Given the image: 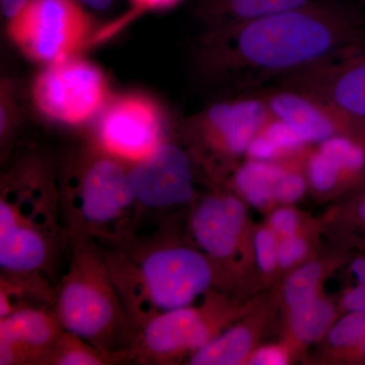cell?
<instances>
[{"label":"cell","instance_id":"17","mask_svg":"<svg viewBox=\"0 0 365 365\" xmlns=\"http://www.w3.org/2000/svg\"><path fill=\"white\" fill-rule=\"evenodd\" d=\"M314 0H200L197 14L209 29L237 25L297 9Z\"/></svg>","mask_w":365,"mask_h":365},{"label":"cell","instance_id":"2","mask_svg":"<svg viewBox=\"0 0 365 365\" xmlns=\"http://www.w3.org/2000/svg\"><path fill=\"white\" fill-rule=\"evenodd\" d=\"M102 248L137 329L158 314L192 306L215 280L210 259L200 250L175 242L170 230Z\"/></svg>","mask_w":365,"mask_h":365},{"label":"cell","instance_id":"6","mask_svg":"<svg viewBox=\"0 0 365 365\" xmlns=\"http://www.w3.org/2000/svg\"><path fill=\"white\" fill-rule=\"evenodd\" d=\"M136 211L135 235L170 230L167 215L194 197L191 160L177 144L163 141L127 168Z\"/></svg>","mask_w":365,"mask_h":365},{"label":"cell","instance_id":"16","mask_svg":"<svg viewBox=\"0 0 365 365\" xmlns=\"http://www.w3.org/2000/svg\"><path fill=\"white\" fill-rule=\"evenodd\" d=\"M307 167V179L316 191H330L341 178L359 179L365 170V148L347 138L336 136L318 143Z\"/></svg>","mask_w":365,"mask_h":365},{"label":"cell","instance_id":"11","mask_svg":"<svg viewBox=\"0 0 365 365\" xmlns=\"http://www.w3.org/2000/svg\"><path fill=\"white\" fill-rule=\"evenodd\" d=\"M277 86L309 93L365 122V40L335 58L283 79Z\"/></svg>","mask_w":365,"mask_h":365},{"label":"cell","instance_id":"26","mask_svg":"<svg viewBox=\"0 0 365 365\" xmlns=\"http://www.w3.org/2000/svg\"><path fill=\"white\" fill-rule=\"evenodd\" d=\"M307 252V242L297 235L282 237L278 242L277 265L288 268L302 260Z\"/></svg>","mask_w":365,"mask_h":365},{"label":"cell","instance_id":"32","mask_svg":"<svg viewBox=\"0 0 365 365\" xmlns=\"http://www.w3.org/2000/svg\"><path fill=\"white\" fill-rule=\"evenodd\" d=\"M353 216H354L357 223H359L360 227L365 230V189L359 194L356 201H355L354 207H353Z\"/></svg>","mask_w":365,"mask_h":365},{"label":"cell","instance_id":"13","mask_svg":"<svg viewBox=\"0 0 365 365\" xmlns=\"http://www.w3.org/2000/svg\"><path fill=\"white\" fill-rule=\"evenodd\" d=\"M271 113L259 91L215 103L194 120V127L213 148L237 157L270 121Z\"/></svg>","mask_w":365,"mask_h":365},{"label":"cell","instance_id":"33","mask_svg":"<svg viewBox=\"0 0 365 365\" xmlns=\"http://www.w3.org/2000/svg\"><path fill=\"white\" fill-rule=\"evenodd\" d=\"M78 1L93 11H105L111 9L116 0H78Z\"/></svg>","mask_w":365,"mask_h":365},{"label":"cell","instance_id":"31","mask_svg":"<svg viewBox=\"0 0 365 365\" xmlns=\"http://www.w3.org/2000/svg\"><path fill=\"white\" fill-rule=\"evenodd\" d=\"M29 0H0L1 14L7 21L13 19Z\"/></svg>","mask_w":365,"mask_h":365},{"label":"cell","instance_id":"4","mask_svg":"<svg viewBox=\"0 0 365 365\" xmlns=\"http://www.w3.org/2000/svg\"><path fill=\"white\" fill-rule=\"evenodd\" d=\"M53 311L62 328L91 345L128 362L137 327L130 318L97 242L81 239L71 244L66 272L55 289Z\"/></svg>","mask_w":365,"mask_h":365},{"label":"cell","instance_id":"7","mask_svg":"<svg viewBox=\"0 0 365 365\" xmlns=\"http://www.w3.org/2000/svg\"><path fill=\"white\" fill-rule=\"evenodd\" d=\"M91 29L90 14L78 0H29L7 21L14 44L29 58L47 66L74 56Z\"/></svg>","mask_w":365,"mask_h":365},{"label":"cell","instance_id":"10","mask_svg":"<svg viewBox=\"0 0 365 365\" xmlns=\"http://www.w3.org/2000/svg\"><path fill=\"white\" fill-rule=\"evenodd\" d=\"M271 116L288 125L307 144L336 136L347 137L365 146V122L355 119L309 93L285 88L259 91Z\"/></svg>","mask_w":365,"mask_h":365},{"label":"cell","instance_id":"23","mask_svg":"<svg viewBox=\"0 0 365 365\" xmlns=\"http://www.w3.org/2000/svg\"><path fill=\"white\" fill-rule=\"evenodd\" d=\"M333 347L349 352L350 356L365 343V309L348 312L329 332Z\"/></svg>","mask_w":365,"mask_h":365},{"label":"cell","instance_id":"22","mask_svg":"<svg viewBox=\"0 0 365 365\" xmlns=\"http://www.w3.org/2000/svg\"><path fill=\"white\" fill-rule=\"evenodd\" d=\"M120 364L119 360L78 336L64 330L57 340L45 365H106Z\"/></svg>","mask_w":365,"mask_h":365},{"label":"cell","instance_id":"25","mask_svg":"<svg viewBox=\"0 0 365 365\" xmlns=\"http://www.w3.org/2000/svg\"><path fill=\"white\" fill-rule=\"evenodd\" d=\"M277 235L270 228H262L254 239L257 262L263 272L269 273L277 265Z\"/></svg>","mask_w":365,"mask_h":365},{"label":"cell","instance_id":"29","mask_svg":"<svg viewBox=\"0 0 365 365\" xmlns=\"http://www.w3.org/2000/svg\"><path fill=\"white\" fill-rule=\"evenodd\" d=\"M181 1L182 0H130V11L120 20V24L123 25L126 21L132 20L146 11H165V9H172Z\"/></svg>","mask_w":365,"mask_h":365},{"label":"cell","instance_id":"21","mask_svg":"<svg viewBox=\"0 0 365 365\" xmlns=\"http://www.w3.org/2000/svg\"><path fill=\"white\" fill-rule=\"evenodd\" d=\"M289 309L292 331L304 343L319 339L330 328L335 316L332 304L317 295Z\"/></svg>","mask_w":365,"mask_h":365},{"label":"cell","instance_id":"1","mask_svg":"<svg viewBox=\"0 0 365 365\" xmlns=\"http://www.w3.org/2000/svg\"><path fill=\"white\" fill-rule=\"evenodd\" d=\"M365 40L359 7L341 0L209 29L198 61L209 78L242 93L265 88L335 58Z\"/></svg>","mask_w":365,"mask_h":365},{"label":"cell","instance_id":"34","mask_svg":"<svg viewBox=\"0 0 365 365\" xmlns=\"http://www.w3.org/2000/svg\"><path fill=\"white\" fill-rule=\"evenodd\" d=\"M360 2H361L362 4H365V0H360Z\"/></svg>","mask_w":365,"mask_h":365},{"label":"cell","instance_id":"28","mask_svg":"<svg viewBox=\"0 0 365 365\" xmlns=\"http://www.w3.org/2000/svg\"><path fill=\"white\" fill-rule=\"evenodd\" d=\"M270 230L277 237H287L297 235L299 227V216L290 208H280L273 212L270 217Z\"/></svg>","mask_w":365,"mask_h":365},{"label":"cell","instance_id":"12","mask_svg":"<svg viewBox=\"0 0 365 365\" xmlns=\"http://www.w3.org/2000/svg\"><path fill=\"white\" fill-rule=\"evenodd\" d=\"M101 148L121 160H140L163 143V119L148 98L127 96L113 102L100 120Z\"/></svg>","mask_w":365,"mask_h":365},{"label":"cell","instance_id":"9","mask_svg":"<svg viewBox=\"0 0 365 365\" xmlns=\"http://www.w3.org/2000/svg\"><path fill=\"white\" fill-rule=\"evenodd\" d=\"M33 97L45 116L64 124H81L105 107L107 83L97 66L71 56L41 72L34 83Z\"/></svg>","mask_w":365,"mask_h":365},{"label":"cell","instance_id":"8","mask_svg":"<svg viewBox=\"0 0 365 365\" xmlns=\"http://www.w3.org/2000/svg\"><path fill=\"white\" fill-rule=\"evenodd\" d=\"M216 302L181 307L153 317L137 329L128 361L138 364H175L210 342L220 327Z\"/></svg>","mask_w":365,"mask_h":365},{"label":"cell","instance_id":"30","mask_svg":"<svg viewBox=\"0 0 365 365\" xmlns=\"http://www.w3.org/2000/svg\"><path fill=\"white\" fill-rule=\"evenodd\" d=\"M287 354L279 346H265L252 356L251 364L283 365L287 364Z\"/></svg>","mask_w":365,"mask_h":365},{"label":"cell","instance_id":"3","mask_svg":"<svg viewBox=\"0 0 365 365\" xmlns=\"http://www.w3.org/2000/svg\"><path fill=\"white\" fill-rule=\"evenodd\" d=\"M66 245L58 179L40 160L19 163L0 186V275L52 284Z\"/></svg>","mask_w":365,"mask_h":365},{"label":"cell","instance_id":"20","mask_svg":"<svg viewBox=\"0 0 365 365\" xmlns=\"http://www.w3.org/2000/svg\"><path fill=\"white\" fill-rule=\"evenodd\" d=\"M304 144L288 125L272 117L250 144L247 155L251 160L271 162L281 155L297 153Z\"/></svg>","mask_w":365,"mask_h":365},{"label":"cell","instance_id":"18","mask_svg":"<svg viewBox=\"0 0 365 365\" xmlns=\"http://www.w3.org/2000/svg\"><path fill=\"white\" fill-rule=\"evenodd\" d=\"M287 172L275 163L251 160L235 173V187L255 207H264L276 200L278 187Z\"/></svg>","mask_w":365,"mask_h":365},{"label":"cell","instance_id":"24","mask_svg":"<svg viewBox=\"0 0 365 365\" xmlns=\"http://www.w3.org/2000/svg\"><path fill=\"white\" fill-rule=\"evenodd\" d=\"M321 275L322 267L319 263H309L297 269L285 285L284 297L288 307L297 306L316 297Z\"/></svg>","mask_w":365,"mask_h":365},{"label":"cell","instance_id":"14","mask_svg":"<svg viewBox=\"0 0 365 365\" xmlns=\"http://www.w3.org/2000/svg\"><path fill=\"white\" fill-rule=\"evenodd\" d=\"M64 329L50 306L21 307L0 318V365H45Z\"/></svg>","mask_w":365,"mask_h":365},{"label":"cell","instance_id":"5","mask_svg":"<svg viewBox=\"0 0 365 365\" xmlns=\"http://www.w3.org/2000/svg\"><path fill=\"white\" fill-rule=\"evenodd\" d=\"M123 160L103 150L79 158L58 179L67 242L93 240L111 247L131 239L136 211Z\"/></svg>","mask_w":365,"mask_h":365},{"label":"cell","instance_id":"19","mask_svg":"<svg viewBox=\"0 0 365 365\" xmlns=\"http://www.w3.org/2000/svg\"><path fill=\"white\" fill-rule=\"evenodd\" d=\"M252 334L247 327L237 326L218 334L210 342L189 357L192 365H234L241 364L251 349Z\"/></svg>","mask_w":365,"mask_h":365},{"label":"cell","instance_id":"15","mask_svg":"<svg viewBox=\"0 0 365 365\" xmlns=\"http://www.w3.org/2000/svg\"><path fill=\"white\" fill-rule=\"evenodd\" d=\"M245 222L246 209L239 199L212 194L198 201L192 210L189 232L210 260L225 261L237 252Z\"/></svg>","mask_w":365,"mask_h":365},{"label":"cell","instance_id":"27","mask_svg":"<svg viewBox=\"0 0 365 365\" xmlns=\"http://www.w3.org/2000/svg\"><path fill=\"white\" fill-rule=\"evenodd\" d=\"M306 191V181L297 173H285L281 180L279 188L276 194V201L283 203H294L304 195Z\"/></svg>","mask_w":365,"mask_h":365}]
</instances>
